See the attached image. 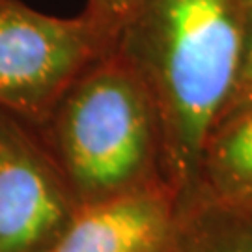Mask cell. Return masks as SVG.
Listing matches in <instances>:
<instances>
[{"instance_id":"6da1fadb","label":"cell","mask_w":252,"mask_h":252,"mask_svg":"<svg viewBox=\"0 0 252 252\" xmlns=\"http://www.w3.org/2000/svg\"><path fill=\"white\" fill-rule=\"evenodd\" d=\"M247 15L237 0H126L114 51L142 79L159 116L164 180L189 196L202 150L237 71Z\"/></svg>"},{"instance_id":"7a4b0ae2","label":"cell","mask_w":252,"mask_h":252,"mask_svg":"<svg viewBox=\"0 0 252 252\" xmlns=\"http://www.w3.org/2000/svg\"><path fill=\"white\" fill-rule=\"evenodd\" d=\"M36 129L79 209L168 187L152 95L114 45L63 90Z\"/></svg>"},{"instance_id":"3957f363","label":"cell","mask_w":252,"mask_h":252,"mask_svg":"<svg viewBox=\"0 0 252 252\" xmlns=\"http://www.w3.org/2000/svg\"><path fill=\"white\" fill-rule=\"evenodd\" d=\"M116 21L86 8L54 17L0 0V108L39 127L63 90L114 45Z\"/></svg>"},{"instance_id":"277c9868","label":"cell","mask_w":252,"mask_h":252,"mask_svg":"<svg viewBox=\"0 0 252 252\" xmlns=\"http://www.w3.org/2000/svg\"><path fill=\"white\" fill-rule=\"evenodd\" d=\"M77 211L37 129L0 108V252H41Z\"/></svg>"},{"instance_id":"5b68a950","label":"cell","mask_w":252,"mask_h":252,"mask_svg":"<svg viewBox=\"0 0 252 252\" xmlns=\"http://www.w3.org/2000/svg\"><path fill=\"white\" fill-rule=\"evenodd\" d=\"M178 207V196L166 185L82 207L41 252H162Z\"/></svg>"},{"instance_id":"8992f818","label":"cell","mask_w":252,"mask_h":252,"mask_svg":"<svg viewBox=\"0 0 252 252\" xmlns=\"http://www.w3.org/2000/svg\"><path fill=\"white\" fill-rule=\"evenodd\" d=\"M189 198L252 204V110L213 129L185 200Z\"/></svg>"},{"instance_id":"52a82bcc","label":"cell","mask_w":252,"mask_h":252,"mask_svg":"<svg viewBox=\"0 0 252 252\" xmlns=\"http://www.w3.org/2000/svg\"><path fill=\"white\" fill-rule=\"evenodd\" d=\"M162 252H252V204L181 202Z\"/></svg>"},{"instance_id":"ba28073f","label":"cell","mask_w":252,"mask_h":252,"mask_svg":"<svg viewBox=\"0 0 252 252\" xmlns=\"http://www.w3.org/2000/svg\"><path fill=\"white\" fill-rule=\"evenodd\" d=\"M247 110H252V17L247 19L245 39L243 47H241V56H239V63H237L234 84H232V90L228 94V99H226L224 107H222L220 114H219L215 127H219L224 122H230V120H234L237 116H241Z\"/></svg>"},{"instance_id":"9c48e42d","label":"cell","mask_w":252,"mask_h":252,"mask_svg":"<svg viewBox=\"0 0 252 252\" xmlns=\"http://www.w3.org/2000/svg\"><path fill=\"white\" fill-rule=\"evenodd\" d=\"M126 6V0H90L88 8L99 11L101 15L118 21V15L122 13V9Z\"/></svg>"},{"instance_id":"30bf717a","label":"cell","mask_w":252,"mask_h":252,"mask_svg":"<svg viewBox=\"0 0 252 252\" xmlns=\"http://www.w3.org/2000/svg\"><path fill=\"white\" fill-rule=\"evenodd\" d=\"M239 2V6H241V9L245 11V15H247V19L252 17V0H237Z\"/></svg>"}]
</instances>
